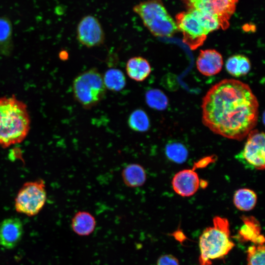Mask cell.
<instances>
[{"label": "cell", "mask_w": 265, "mask_h": 265, "mask_svg": "<svg viewBox=\"0 0 265 265\" xmlns=\"http://www.w3.org/2000/svg\"><path fill=\"white\" fill-rule=\"evenodd\" d=\"M202 122L213 133L241 140L256 126L259 103L247 84L225 79L213 85L203 99Z\"/></svg>", "instance_id": "obj_1"}, {"label": "cell", "mask_w": 265, "mask_h": 265, "mask_svg": "<svg viewBox=\"0 0 265 265\" xmlns=\"http://www.w3.org/2000/svg\"><path fill=\"white\" fill-rule=\"evenodd\" d=\"M30 125L26 105L14 96L0 98V146L7 148L23 141Z\"/></svg>", "instance_id": "obj_2"}, {"label": "cell", "mask_w": 265, "mask_h": 265, "mask_svg": "<svg viewBox=\"0 0 265 265\" xmlns=\"http://www.w3.org/2000/svg\"><path fill=\"white\" fill-rule=\"evenodd\" d=\"M199 244L200 265H212V260L227 255L235 246L230 238L228 219L218 216L214 217L212 226L203 231Z\"/></svg>", "instance_id": "obj_3"}, {"label": "cell", "mask_w": 265, "mask_h": 265, "mask_svg": "<svg viewBox=\"0 0 265 265\" xmlns=\"http://www.w3.org/2000/svg\"><path fill=\"white\" fill-rule=\"evenodd\" d=\"M132 11L154 36L170 37L177 31L175 21L161 0H145L136 4Z\"/></svg>", "instance_id": "obj_4"}, {"label": "cell", "mask_w": 265, "mask_h": 265, "mask_svg": "<svg viewBox=\"0 0 265 265\" xmlns=\"http://www.w3.org/2000/svg\"><path fill=\"white\" fill-rule=\"evenodd\" d=\"M72 89L74 98L86 109L100 103L106 92L103 76L95 68L78 75L73 80Z\"/></svg>", "instance_id": "obj_5"}, {"label": "cell", "mask_w": 265, "mask_h": 265, "mask_svg": "<svg viewBox=\"0 0 265 265\" xmlns=\"http://www.w3.org/2000/svg\"><path fill=\"white\" fill-rule=\"evenodd\" d=\"M46 200L45 182L42 180L26 183L19 190L15 200V208L28 216L37 214Z\"/></svg>", "instance_id": "obj_6"}, {"label": "cell", "mask_w": 265, "mask_h": 265, "mask_svg": "<svg viewBox=\"0 0 265 265\" xmlns=\"http://www.w3.org/2000/svg\"><path fill=\"white\" fill-rule=\"evenodd\" d=\"M247 136L244 146L236 155V159L248 168L263 170L265 162L264 132L252 130Z\"/></svg>", "instance_id": "obj_7"}, {"label": "cell", "mask_w": 265, "mask_h": 265, "mask_svg": "<svg viewBox=\"0 0 265 265\" xmlns=\"http://www.w3.org/2000/svg\"><path fill=\"white\" fill-rule=\"evenodd\" d=\"M178 30L183 35V41L192 50L203 45L208 33L191 9L178 13L176 16Z\"/></svg>", "instance_id": "obj_8"}, {"label": "cell", "mask_w": 265, "mask_h": 265, "mask_svg": "<svg viewBox=\"0 0 265 265\" xmlns=\"http://www.w3.org/2000/svg\"><path fill=\"white\" fill-rule=\"evenodd\" d=\"M190 9L207 13L215 17L221 28L226 29L234 13L238 0H187Z\"/></svg>", "instance_id": "obj_9"}, {"label": "cell", "mask_w": 265, "mask_h": 265, "mask_svg": "<svg viewBox=\"0 0 265 265\" xmlns=\"http://www.w3.org/2000/svg\"><path fill=\"white\" fill-rule=\"evenodd\" d=\"M77 39L87 48L102 45L105 41V33L98 18L91 15L83 16L77 26Z\"/></svg>", "instance_id": "obj_10"}, {"label": "cell", "mask_w": 265, "mask_h": 265, "mask_svg": "<svg viewBox=\"0 0 265 265\" xmlns=\"http://www.w3.org/2000/svg\"><path fill=\"white\" fill-rule=\"evenodd\" d=\"M23 234V225L20 219L8 218L0 222V246L13 249L20 242Z\"/></svg>", "instance_id": "obj_11"}, {"label": "cell", "mask_w": 265, "mask_h": 265, "mask_svg": "<svg viewBox=\"0 0 265 265\" xmlns=\"http://www.w3.org/2000/svg\"><path fill=\"white\" fill-rule=\"evenodd\" d=\"M197 173L193 169H184L177 172L172 180L174 191L183 197H189L194 194L200 186Z\"/></svg>", "instance_id": "obj_12"}, {"label": "cell", "mask_w": 265, "mask_h": 265, "mask_svg": "<svg viewBox=\"0 0 265 265\" xmlns=\"http://www.w3.org/2000/svg\"><path fill=\"white\" fill-rule=\"evenodd\" d=\"M223 64L221 54L214 49L201 50L196 60V67L202 74L211 76L219 73Z\"/></svg>", "instance_id": "obj_13"}, {"label": "cell", "mask_w": 265, "mask_h": 265, "mask_svg": "<svg viewBox=\"0 0 265 265\" xmlns=\"http://www.w3.org/2000/svg\"><path fill=\"white\" fill-rule=\"evenodd\" d=\"M243 225L238 231L239 239L243 241H250L254 244H264L265 238L261 234V228L257 219L252 216H242Z\"/></svg>", "instance_id": "obj_14"}, {"label": "cell", "mask_w": 265, "mask_h": 265, "mask_svg": "<svg viewBox=\"0 0 265 265\" xmlns=\"http://www.w3.org/2000/svg\"><path fill=\"white\" fill-rule=\"evenodd\" d=\"M126 71L131 79L137 82H142L150 75L152 69L146 58L136 56L128 59L126 65Z\"/></svg>", "instance_id": "obj_15"}, {"label": "cell", "mask_w": 265, "mask_h": 265, "mask_svg": "<svg viewBox=\"0 0 265 265\" xmlns=\"http://www.w3.org/2000/svg\"><path fill=\"white\" fill-rule=\"evenodd\" d=\"M95 217L89 212L79 211L73 216L71 227L73 231L81 236H86L92 234L96 227Z\"/></svg>", "instance_id": "obj_16"}, {"label": "cell", "mask_w": 265, "mask_h": 265, "mask_svg": "<svg viewBox=\"0 0 265 265\" xmlns=\"http://www.w3.org/2000/svg\"><path fill=\"white\" fill-rule=\"evenodd\" d=\"M121 174L124 183L130 187L143 186L147 179L145 169L138 163L128 164L123 169Z\"/></svg>", "instance_id": "obj_17"}, {"label": "cell", "mask_w": 265, "mask_h": 265, "mask_svg": "<svg viewBox=\"0 0 265 265\" xmlns=\"http://www.w3.org/2000/svg\"><path fill=\"white\" fill-rule=\"evenodd\" d=\"M225 67L231 75L239 77L247 74L251 65L248 57L242 54H235L227 59Z\"/></svg>", "instance_id": "obj_18"}, {"label": "cell", "mask_w": 265, "mask_h": 265, "mask_svg": "<svg viewBox=\"0 0 265 265\" xmlns=\"http://www.w3.org/2000/svg\"><path fill=\"white\" fill-rule=\"evenodd\" d=\"M257 201L256 193L252 189L242 188L234 193L233 202L235 207L241 211H249L255 207Z\"/></svg>", "instance_id": "obj_19"}, {"label": "cell", "mask_w": 265, "mask_h": 265, "mask_svg": "<svg viewBox=\"0 0 265 265\" xmlns=\"http://www.w3.org/2000/svg\"><path fill=\"white\" fill-rule=\"evenodd\" d=\"M106 89L113 92L122 90L126 85V79L123 72L119 69L107 70L103 76Z\"/></svg>", "instance_id": "obj_20"}, {"label": "cell", "mask_w": 265, "mask_h": 265, "mask_svg": "<svg viewBox=\"0 0 265 265\" xmlns=\"http://www.w3.org/2000/svg\"><path fill=\"white\" fill-rule=\"evenodd\" d=\"M128 125L132 130L137 132H145L150 128L149 117L142 108L132 111L128 119Z\"/></svg>", "instance_id": "obj_21"}, {"label": "cell", "mask_w": 265, "mask_h": 265, "mask_svg": "<svg viewBox=\"0 0 265 265\" xmlns=\"http://www.w3.org/2000/svg\"><path fill=\"white\" fill-rule=\"evenodd\" d=\"M145 99L147 105L154 109L162 110L168 106L167 97L162 91L158 89H150L147 91Z\"/></svg>", "instance_id": "obj_22"}, {"label": "cell", "mask_w": 265, "mask_h": 265, "mask_svg": "<svg viewBox=\"0 0 265 265\" xmlns=\"http://www.w3.org/2000/svg\"><path fill=\"white\" fill-rule=\"evenodd\" d=\"M165 152L168 159L178 163L185 162L188 156L186 147L179 142L168 143L165 147Z\"/></svg>", "instance_id": "obj_23"}, {"label": "cell", "mask_w": 265, "mask_h": 265, "mask_svg": "<svg viewBox=\"0 0 265 265\" xmlns=\"http://www.w3.org/2000/svg\"><path fill=\"white\" fill-rule=\"evenodd\" d=\"M265 248L264 244H254L247 251L248 265H265Z\"/></svg>", "instance_id": "obj_24"}, {"label": "cell", "mask_w": 265, "mask_h": 265, "mask_svg": "<svg viewBox=\"0 0 265 265\" xmlns=\"http://www.w3.org/2000/svg\"><path fill=\"white\" fill-rule=\"evenodd\" d=\"M12 25L6 16L0 17V44L9 42L11 38Z\"/></svg>", "instance_id": "obj_25"}, {"label": "cell", "mask_w": 265, "mask_h": 265, "mask_svg": "<svg viewBox=\"0 0 265 265\" xmlns=\"http://www.w3.org/2000/svg\"><path fill=\"white\" fill-rule=\"evenodd\" d=\"M157 265H180L178 259L170 254H165L160 256Z\"/></svg>", "instance_id": "obj_26"}]
</instances>
